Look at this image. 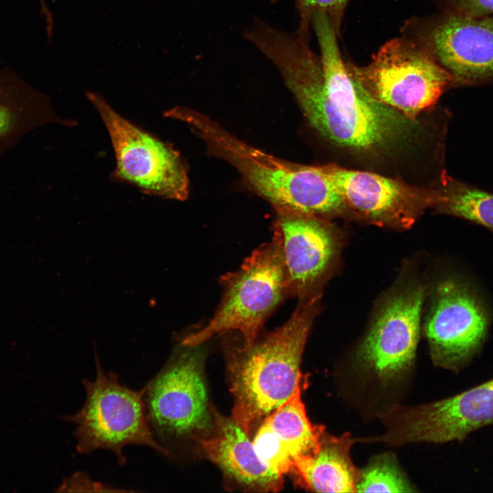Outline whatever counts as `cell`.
Masks as SVG:
<instances>
[{
  "label": "cell",
  "instance_id": "6da1fadb",
  "mask_svg": "<svg viewBox=\"0 0 493 493\" xmlns=\"http://www.w3.org/2000/svg\"><path fill=\"white\" fill-rule=\"evenodd\" d=\"M312 25L323 70L303 71L288 86L312 127L335 147L375 161L395 159L416 148L426 126L366 92L341 54L325 14L315 13Z\"/></svg>",
  "mask_w": 493,
  "mask_h": 493
},
{
  "label": "cell",
  "instance_id": "7a4b0ae2",
  "mask_svg": "<svg viewBox=\"0 0 493 493\" xmlns=\"http://www.w3.org/2000/svg\"><path fill=\"white\" fill-rule=\"evenodd\" d=\"M176 118L203 141L208 153L233 167L246 184L276 210L323 219L346 210L325 165H306L277 157L238 138L194 110L181 107Z\"/></svg>",
  "mask_w": 493,
  "mask_h": 493
},
{
  "label": "cell",
  "instance_id": "3957f363",
  "mask_svg": "<svg viewBox=\"0 0 493 493\" xmlns=\"http://www.w3.org/2000/svg\"><path fill=\"white\" fill-rule=\"evenodd\" d=\"M320 293L300 299L290 318L262 339L229 346L228 370L234 398L231 417L249 435L254 425L301 385L302 355Z\"/></svg>",
  "mask_w": 493,
  "mask_h": 493
},
{
  "label": "cell",
  "instance_id": "277c9868",
  "mask_svg": "<svg viewBox=\"0 0 493 493\" xmlns=\"http://www.w3.org/2000/svg\"><path fill=\"white\" fill-rule=\"evenodd\" d=\"M223 293L212 318L184 338L181 345L197 346L213 336L237 331L242 342L252 344L266 320L290 296L279 239L257 248L235 272L220 279Z\"/></svg>",
  "mask_w": 493,
  "mask_h": 493
},
{
  "label": "cell",
  "instance_id": "5b68a950",
  "mask_svg": "<svg viewBox=\"0 0 493 493\" xmlns=\"http://www.w3.org/2000/svg\"><path fill=\"white\" fill-rule=\"evenodd\" d=\"M96 365L95 379L83 380L86 392L83 407L75 414L65 417L76 425L77 451L81 454L98 449L110 451L121 466L127 462L123 450L130 444L168 455L150 427L144 388L136 391L121 384L116 373L105 372L97 357Z\"/></svg>",
  "mask_w": 493,
  "mask_h": 493
},
{
  "label": "cell",
  "instance_id": "8992f818",
  "mask_svg": "<svg viewBox=\"0 0 493 493\" xmlns=\"http://www.w3.org/2000/svg\"><path fill=\"white\" fill-rule=\"evenodd\" d=\"M346 62L371 97L414 119L454 85L444 68L403 36L384 43L365 66Z\"/></svg>",
  "mask_w": 493,
  "mask_h": 493
},
{
  "label": "cell",
  "instance_id": "52a82bcc",
  "mask_svg": "<svg viewBox=\"0 0 493 493\" xmlns=\"http://www.w3.org/2000/svg\"><path fill=\"white\" fill-rule=\"evenodd\" d=\"M109 134L115 155L112 179L142 193L184 201L189 194L186 165L171 145L118 114L101 95L87 92Z\"/></svg>",
  "mask_w": 493,
  "mask_h": 493
},
{
  "label": "cell",
  "instance_id": "ba28073f",
  "mask_svg": "<svg viewBox=\"0 0 493 493\" xmlns=\"http://www.w3.org/2000/svg\"><path fill=\"white\" fill-rule=\"evenodd\" d=\"M202 344L181 345L184 349L144 387L149 425L161 445L188 438L197 441L212 429Z\"/></svg>",
  "mask_w": 493,
  "mask_h": 493
},
{
  "label": "cell",
  "instance_id": "9c48e42d",
  "mask_svg": "<svg viewBox=\"0 0 493 493\" xmlns=\"http://www.w3.org/2000/svg\"><path fill=\"white\" fill-rule=\"evenodd\" d=\"M491 320L486 301L470 279H442L425 325L433 364L454 373L464 370L481 354Z\"/></svg>",
  "mask_w": 493,
  "mask_h": 493
},
{
  "label": "cell",
  "instance_id": "30bf717a",
  "mask_svg": "<svg viewBox=\"0 0 493 493\" xmlns=\"http://www.w3.org/2000/svg\"><path fill=\"white\" fill-rule=\"evenodd\" d=\"M402 36L427 52L453 77L454 84L476 85L493 80V18L445 11L413 17Z\"/></svg>",
  "mask_w": 493,
  "mask_h": 493
},
{
  "label": "cell",
  "instance_id": "8fae6325",
  "mask_svg": "<svg viewBox=\"0 0 493 493\" xmlns=\"http://www.w3.org/2000/svg\"><path fill=\"white\" fill-rule=\"evenodd\" d=\"M388 431L377 440L397 445L414 442H462L493 425V377L453 396L383 416Z\"/></svg>",
  "mask_w": 493,
  "mask_h": 493
},
{
  "label": "cell",
  "instance_id": "7c38bea8",
  "mask_svg": "<svg viewBox=\"0 0 493 493\" xmlns=\"http://www.w3.org/2000/svg\"><path fill=\"white\" fill-rule=\"evenodd\" d=\"M424 297L422 286L407 285L392 292L379 308L357 354L379 379H394L411 366Z\"/></svg>",
  "mask_w": 493,
  "mask_h": 493
},
{
  "label": "cell",
  "instance_id": "4fadbf2b",
  "mask_svg": "<svg viewBox=\"0 0 493 493\" xmlns=\"http://www.w3.org/2000/svg\"><path fill=\"white\" fill-rule=\"evenodd\" d=\"M346 210L382 227H410L427 208L434 190L418 187L384 175L326 164Z\"/></svg>",
  "mask_w": 493,
  "mask_h": 493
},
{
  "label": "cell",
  "instance_id": "5bb4252c",
  "mask_svg": "<svg viewBox=\"0 0 493 493\" xmlns=\"http://www.w3.org/2000/svg\"><path fill=\"white\" fill-rule=\"evenodd\" d=\"M276 212L273 232L279 239L290 296L302 299L318 293L338 252L333 230L318 217Z\"/></svg>",
  "mask_w": 493,
  "mask_h": 493
},
{
  "label": "cell",
  "instance_id": "9a60e30c",
  "mask_svg": "<svg viewBox=\"0 0 493 493\" xmlns=\"http://www.w3.org/2000/svg\"><path fill=\"white\" fill-rule=\"evenodd\" d=\"M211 432L197 441L207 457L225 475L242 488L276 492L283 488V476L268 469L259 459L249 435L231 417L212 411Z\"/></svg>",
  "mask_w": 493,
  "mask_h": 493
},
{
  "label": "cell",
  "instance_id": "2e32d148",
  "mask_svg": "<svg viewBox=\"0 0 493 493\" xmlns=\"http://www.w3.org/2000/svg\"><path fill=\"white\" fill-rule=\"evenodd\" d=\"M51 123L71 125L55 114L47 95L10 67L0 68V157L30 131Z\"/></svg>",
  "mask_w": 493,
  "mask_h": 493
},
{
  "label": "cell",
  "instance_id": "e0dca14e",
  "mask_svg": "<svg viewBox=\"0 0 493 493\" xmlns=\"http://www.w3.org/2000/svg\"><path fill=\"white\" fill-rule=\"evenodd\" d=\"M353 440L348 434H323L320 446L312 457L293 459L292 473L301 488L319 492H354L359 472L351 460Z\"/></svg>",
  "mask_w": 493,
  "mask_h": 493
},
{
  "label": "cell",
  "instance_id": "ac0fdd59",
  "mask_svg": "<svg viewBox=\"0 0 493 493\" xmlns=\"http://www.w3.org/2000/svg\"><path fill=\"white\" fill-rule=\"evenodd\" d=\"M266 418L292 459L312 457L318 451L324 428L309 421L301 400V386Z\"/></svg>",
  "mask_w": 493,
  "mask_h": 493
},
{
  "label": "cell",
  "instance_id": "d6986e66",
  "mask_svg": "<svg viewBox=\"0 0 493 493\" xmlns=\"http://www.w3.org/2000/svg\"><path fill=\"white\" fill-rule=\"evenodd\" d=\"M433 208L482 226L493 233V194L450 177L434 188Z\"/></svg>",
  "mask_w": 493,
  "mask_h": 493
},
{
  "label": "cell",
  "instance_id": "ffe728a7",
  "mask_svg": "<svg viewBox=\"0 0 493 493\" xmlns=\"http://www.w3.org/2000/svg\"><path fill=\"white\" fill-rule=\"evenodd\" d=\"M414 491L400 470L394 457H377L359 473L356 484L358 492H410Z\"/></svg>",
  "mask_w": 493,
  "mask_h": 493
},
{
  "label": "cell",
  "instance_id": "44dd1931",
  "mask_svg": "<svg viewBox=\"0 0 493 493\" xmlns=\"http://www.w3.org/2000/svg\"><path fill=\"white\" fill-rule=\"evenodd\" d=\"M252 442L259 459L272 472L283 477L292 473L293 459L266 418Z\"/></svg>",
  "mask_w": 493,
  "mask_h": 493
},
{
  "label": "cell",
  "instance_id": "7402d4cb",
  "mask_svg": "<svg viewBox=\"0 0 493 493\" xmlns=\"http://www.w3.org/2000/svg\"><path fill=\"white\" fill-rule=\"evenodd\" d=\"M350 0H296L299 15L297 31L309 36L313 15L316 12L325 14L339 37L341 25Z\"/></svg>",
  "mask_w": 493,
  "mask_h": 493
},
{
  "label": "cell",
  "instance_id": "603a6c76",
  "mask_svg": "<svg viewBox=\"0 0 493 493\" xmlns=\"http://www.w3.org/2000/svg\"><path fill=\"white\" fill-rule=\"evenodd\" d=\"M447 10L470 16L493 14V0H446Z\"/></svg>",
  "mask_w": 493,
  "mask_h": 493
},
{
  "label": "cell",
  "instance_id": "cb8c5ba5",
  "mask_svg": "<svg viewBox=\"0 0 493 493\" xmlns=\"http://www.w3.org/2000/svg\"><path fill=\"white\" fill-rule=\"evenodd\" d=\"M60 488H61L60 489L61 491H78L79 488H81L80 491H83L84 488H87L86 490L88 491L94 492L116 491L110 489L108 486L105 485L90 481L83 473H76L67 479Z\"/></svg>",
  "mask_w": 493,
  "mask_h": 493
},
{
  "label": "cell",
  "instance_id": "d4e9b609",
  "mask_svg": "<svg viewBox=\"0 0 493 493\" xmlns=\"http://www.w3.org/2000/svg\"><path fill=\"white\" fill-rule=\"evenodd\" d=\"M38 1L40 3L41 15L45 17L49 16L51 14V12L47 5L46 0H38Z\"/></svg>",
  "mask_w": 493,
  "mask_h": 493
},
{
  "label": "cell",
  "instance_id": "484cf974",
  "mask_svg": "<svg viewBox=\"0 0 493 493\" xmlns=\"http://www.w3.org/2000/svg\"><path fill=\"white\" fill-rule=\"evenodd\" d=\"M270 1H271L272 2H275L277 0H270Z\"/></svg>",
  "mask_w": 493,
  "mask_h": 493
}]
</instances>
